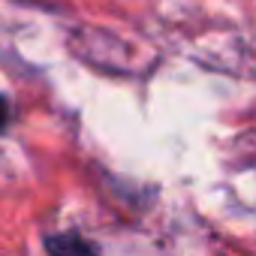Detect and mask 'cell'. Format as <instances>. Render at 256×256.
Returning a JSON list of instances; mask_svg holds the SVG:
<instances>
[{
	"instance_id": "1",
	"label": "cell",
	"mask_w": 256,
	"mask_h": 256,
	"mask_svg": "<svg viewBox=\"0 0 256 256\" xmlns=\"http://www.w3.org/2000/svg\"><path fill=\"white\" fill-rule=\"evenodd\" d=\"M46 250H48V256H96L94 244L84 241V238L76 235V232L48 235V238H46Z\"/></svg>"
},
{
	"instance_id": "2",
	"label": "cell",
	"mask_w": 256,
	"mask_h": 256,
	"mask_svg": "<svg viewBox=\"0 0 256 256\" xmlns=\"http://www.w3.org/2000/svg\"><path fill=\"white\" fill-rule=\"evenodd\" d=\"M12 120V106H10V100L0 94V130H6V124Z\"/></svg>"
}]
</instances>
